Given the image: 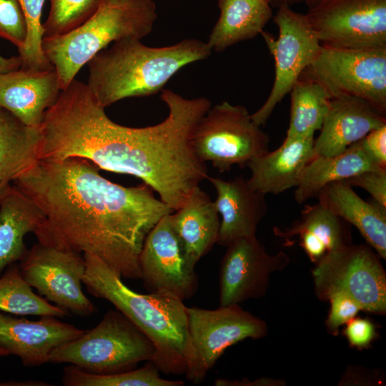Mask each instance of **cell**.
Returning <instances> with one entry per match:
<instances>
[{
  "label": "cell",
  "mask_w": 386,
  "mask_h": 386,
  "mask_svg": "<svg viewBox=\"0 0 386 386\" xmlns=\"http://www.w3.org/2000/svg\"><path fill=\"white\" fill-rule=\"evenodd\" d=\"M44 219L33 199L11 185L0 200V276L7 267L26 257L24 237L30 232L35 234Z\"/></svg>",
  "instance_id": "obj_23"
},
{
  "label": "cell",
  "mask_w": 386,
  "mask_h": 386,
  "mask_svg": "<svg viewBox=\"0 0 386 386\" xmlns=\"http://www.w3.org/2000/svg\"><path fill=\"white\" fill-rule=\"evenodd\" d=\"M362 142L368 153L380 165L386 167V124L370 131Z\"/></svg>",
  "instance_id": "obj_37"
},
{
  "label": "cell",
  "mask_w": 386,
  "mask_h": 386,
  "mask_svg": "<svg viewBox=\"0 0 386 386\" xmlns=\"http://www.w3.org/2000/svg\"><path fill=\"white\" fill-rule=\"evenodd\" d=\"M0 310L20 315L63 317L69 312L35 294L20 269L11 266L0 276Z\"/></svg>",
  "instance_id": "obj_29"
},
{
  "label": "cell",
  "mask_w": 386,
  "mask_h": 386,
  "mask_svg": "<svg viewBox=\"0 0 386 386\" xmlns=\"http://www.w3.org/2000/svg\"><path fill=\"white\" fill-rule=\"evenodd\" d=\"M226 247L219 270L220 307L262 297L271 274L290 262L284 252L268 254L256 236L239 239Z\"/></svg>",
  "instance_id": "obj_14"
},
{
  "label": "cell",
  "mask_w": 386,
  "mask_h": 386,
  "mask_svg": "<svg viewBox=\"0 0 386 386\" xmlns=\"http://www.w3.org/2000/svg\"><path fill=\"white\" fill-rule=\"evenodd\" d=\"M81 158L39 161L14 185L40 208L44 222L39 242L79 253H91L122 279H140L144 242L174 210L143 183L124 187L102 177Z\"/></svg>",
  "instance_id": "obj_2"
},
{
  "label": "cell",
  "mask_w": 386,
  "mask_h": 386,
  "mask_svg": "<svg viewBox=\"0 0 386 386\" xmlns=\"http://www.w3.org/2000/svg\"><path fill=\"white\" fill-rule=\"evenodd\" d=\"M27 36L26 19L18 0H0V38L21 51Z\"/></svg>",
  "instance_id": "obj_33"
},
{
  "label": "cell",
  "mask_w": 386,
  "mask_h": 386,
  "mask_svg": "<svg viewBox=\"0 0 386 386\" xmlns=\"http://www.w3.org/2000/svg\"><path fill=\"white\" fill-rule=\"evenodd\" d=\"M281 380L272 378L262 377L254 381H249L244 378L242 380H229L223 378H217L214 382L216 386H258V385H281Z\"/></svg>",
  "instance_id": "obj_38"
},
{
  "label": "cell",
  "mask_w": 386,
  "mask_h": 386,
  "mask_svg": "<svg viewBox=\"0 0 386 386\" xmlns=\"http://www.w3.org/2000/svg\"><path fill=\"white\" fill-rule=\"evenodd\" d=\"M82 282L90 294L111 302L152 342V360L165 375L185 374L192 358L187 307L172 292L140 294L97 256L84 253Z\"/></svg>",
  "instance_id": "obj_3"
},
{
  "label": "cell",
  "mask_w": 386,
  "mask_h": 386,
  "mask_svg": "<svg viewBox=\"0 0 386 386\" xmlns=\"http://www.w3.org/2000/svg\"><path fill=\"white\" fill-rule=\"evenodd\" d=\"M9 352L4 349L0 348V357L9 355Z\"/></svg>",
  "instance_id": "obj_43"
},
{
  "label": "cell",
  "mask_w": 386,
  "mask_h": 386,
  "mask_svg": "<svg viewBox=\"0 0 386 386\" xmlns=\"http://www.w3.org/2000/svg\"><path fill=\"white\" fill-rule=\"evenodd\" d=\"M170 214L155 224L144 242L139 258L140 279L149 292L167 291L184 301L197 292L198 279L184 259Z\"/></svg>",
  "instance_id": "obj_15"
},
{
  "label": "cell",
  "mask_w": 386,
  "mask_h": 386,
  "mask_svg": "<svg viewBox=\"0 0 386 386\" xmlns=\"http://www.w3.org/2000/svg\"><path fill=\"white\" fill-rule=\"evenodd\" d=\"M219 17L207 42L212 50L254 38L272 17L269 0H218Z\"/></svg>",
  "instance_id": "obj_27"
},
{
  "label": "cell",
  "mask_w": 386,
  "mask_h": 386,
  "mask_svg": "<svg viewBox=\"0 0 386 386\" xmlns=\"http://www.w3.org/2000/svg\"><path fill=\"white\" fill-rule=\"evenodd\" d=\"M40 127H30L0 107V182L11 184L39 162Z\"/></svg>",
  "instance_id": "obj_26"
},
{
  "label": "cell",
  "mask_w": 386,
  "mask_h": 386,
  "mask_svg": "<svg viewBox=\"0 0 386 386\" xmlns=\"http://www.w3.org/2000/svg\"><path fill=\"white\" fill-rule=\"evenodd\" d=\"M61 88L55 69H22L0 74V107L25 124L40 127Z\"/></svg>",
  "instance_id": "obj_18"
},
{
  "label": "cell",
  "mask_w": 386,
  "mask_h": 386,
  "mask_svg": "<svg viewBox=\"0 0 386 386\" xmlns=\"http://www.w3.org/2000/svg\"><path fill=\"white\" fill-rule=\"evenodd\" d=\"M345 335L349 343L355 347H367L375 335L373 324L367 319L352 318L347 323Z\"/></svg>",
  "instance_id": "obj_36"
},
{
  "label": "cell",
  "mask_w": 386,
  "mask_h": 386,
  "mask_svg": "<svg viewBox=\"0 0 386 386\" xmlns=\"http://www.w3.org/2000/svg\"><path fill=\"white\" fill-rule=\"evenodd\" d=\"M274 16L279 34L277 39L262 31L267 48L274 60V79L271 91L262 107L251 114L259 126L264 125L276 106L289 94L296 81L312 64L321 44L305 14L289 6L277 8Z\"/></svg>",
  "instance_id": "obj_11"
},
{
  "label": "cell",
  "mask_w": 386,
  "mask_h": 386,
  "mask_svg": "<svg viewBox=\"0 0 386 386\" xmlns=\"http://www.w3.org/2000/svg\"><path fill=\"white\" fill-rule=\"evenodd\" d=\"M344 182L365 189L374 201L386 207V168L365 171Z\"/></svg>",
  "instance_id": "obj_35"
},
{
  "label": "cell",
  "mask_w": 386,
  "mask_h": 386,
  "mask_svg": "<svg viewBox=\"0 0 386 386\" xmlns=\"http://www.w3.org/2000/svg\"><path fill=\"white\" fill-rule=\"evenodd\" d=\"M84 331L53 316L31 321L0 313V348L19 357L26 367L48 362L54 348L79 337Z\"/></svg>",
  "instance_id": "obj_16"
},
{
  "label": "cell",
  "mask_w": 386,
  "mask_h": 386,
  "mask_svg": "<svg viewBox=\"0 0 386 386\" xmlns=\"http://www.w3.org/2000/svg\"><path fill=\"white\" fill-rule=\"evenodd\" d=\"M305 15L321 45L386 46V0H318Z\"/></svg>",
  "instance_id": "obj_12"
},
{
  "label": "cell",
  "mask_w": 386,
  "mask_h": 386,
  "mask_svg": "<svg viewBox=\"0 0 386 386\" xmlns=\"http://www.w3.org/2000/svg\"><path fill=\"white\" fill-rule=\"evenodd\" d=\"M162 122L129 127L111 120L86 84L74 79L45 113L40 127V161L86 159L99 169L139 178L174 211L208 177L192 144L193 129L212 107L204 97L187 99L169 89Z\"/></svg>",
  "instance_id": "obj_1"
},
{
  "label": "cell",
  "mask_w": 386,
  "mask_h": 386,
  "mask_svg": "<svg viewBox=\"0 0 386 386\" xmlns=\"http://www.w3.org/2000/svg\"><path fill=\"white\" fill-rule=\"evenodd\" d=\"M20 271L26 282L50 302L76 315L96 310L81 289L85 262L81 253L38 242L21 260Z\"/></svg>",
  "instance_id": "obj_13"
},
{
  "label": "cell",
  "mask_w": 386,
  "mask_h": 386,
  "mask_svg": "<svg viewBox=\"0 0 386 386\" xmlns=\"http://www.w3.org/2000/svg\"><path fill=\"white\" fill-rule=\"evenodd\" d=\"M314 137H286L274 151L257 157L247 166L249 185L264 194H279L296 187L313 157Z\"/></svg>",
  "instance_id": "obj_20"
},
{
  "label": "cell",
  "mask_w": 386,
  "mask_h": 386,
  "mask_svg": "<svg viewBox=\"0 0 386 386\" xmlns=\"http://www.w3.org/2000/svg\"><path fill=\"white\" fill-rule=\"evenodd\" d=\"M386 168L380 165L365 149L362 139L343 152L332 156L314 157L305 167L295 187V199L299 204L317 197L327 184L345 181L365 171Z\"/></svg>",
  "instance_id": "obj_24"
},
{
  "label": "cell",
  "mask_w": 386,
  "mask_h": 386,
  "mask_svg": "<svg viewBox=\"0 0 386 386\" xmlns=\"http://www.w3.org/2000/svg\"><path fill=\"white\" fill-rule=\"evenodd\" d=\"M154 353L151 340L121 312L111 309L96 327L54 348L49 362L69 363L89 373L107 375L151 362Z\"/></svg>",
  "instance_id": "obj_6"
},
{
  "label": "cell",
  "mask_w": 386,
  "mask_h": 386,
  "mask_svg": "<svg viewBox=\"0 0 386 386\" xmlns=\"http://www.w3.org/2000/svg\"><path fill=\"white\" fill-rule=\"evenodd\" d=\"M385 124V115L368 102L354 96L332 98L320 133L314 140L313 157L339 154Z\"/></svg>",
  "instance_id": "obj_19"
},
{
  "label": "cell",
  "mask_w": 386,
  "mask_h": 386,
  "mask_svg": "<svg viewBox=\"0 0 386 386\" xmlns=\"http://www.w3.org/2000/svg\"><path fill=\"white\" fill-rule=\"evenodd\" d=\"M187 315L192 358L184 375L194 384L204 380L229 347L247 338H262L268 332L264 320L239 305L215 310L187 307Z\"/></svg>",
  "instance_id": "obj_10"
},
{
  "label": "cell",
  "mask_w": 386,
  "mask_h": 386,
  "mask_svg": "<svg viewBox=\"0 0 386 386\" xmlns=\"http://www.w3.org/2000/svg\"><path fill=\"white\" fill-rule=\"evenodd\" d=\"M317 1H318V0H304V1L306 2V4L308 5V6L312 5V4L316 2Z\"/></svg>",
  "instance_id": "obj_44"
},
{
  "label": "cell",
  "mask_w": 386,
  "mask_h": 386,
  "mask_svg": "<svg viewBox=\"0 0 386 386\" xmlns=\"http://www.w3.org/2000/svg\"><path fill=\"white\" fill-rule=\"evenodd\" d=\"M304 71L331 98L357 97L385 115L386 46L347 49L321 45Z\"/></svg>",
  "instance_id": "obj_8"
},
{
  "label": "cell",
  "mask_w": 386,
  "mask_h": 386,
  "mask_svg": "<svg viewBox=\"0 0 386 386\" xmlns=\"http://www.w3.org/2000/svg\"><path fill=\"white\" fill-rule=\"evenodd\" d=\"M169 217L184 259L188 267L194 269L217 242L220 219L214 202L197 186L185 204Z\"/></svg>",
  "instance_id": "obj_21"
},
{
  "label": "cell",
  "mask_w": 386,
  "mask_h": 386,
  "mask_svg": "<svg viewBox=\"0 0 386 386\" xmlns=\"http://www.w3.org/2000/svg\"><path fill=\"white\" fill-rule=\"evenodd\" d=\"M312 277L320 299L342 292L354 299L362 310L385 314L386 274L371 247L348 244L328 252L316 263Z\"/></svg>",
  "instance_id": "obj_9"
},
{
  "label": "cell",
  "mask_w": 386,
  "mask_h": 386,
  "mask_svg": "<svg viewBox=\"0 0 386 386\" xmlns=\"http://www.w3.org/2000/svg\"><path fill=\"white\" fill-rule=\"evenodd\" d=\"M272 6H289L304 1V0H269Z\"/></svg>",
  "instance_id": "obj_41"
},
{
  "label": "cell",
  "mask_w": 386,
  "mask_h": 386,
  "mask_svg": "<svg viewBox=\"0 0 386 386\" xmlns=\"http://www.w3.org/2000/svg\"><path fill=\"white\" fill-rule=\"evenodd\" d=\"M42 381H36V380H26V381H8V382H1L0 386H42Z\"/></svg>",
  "instance_id": "obj_40"
},
{
  "label": "cell",
  "mask_w": 386,
  "mask_h": 386,
  "mask_svg": "<svg viewBox=\"0 0 386 386\" xmlns=\"http://www.w3.org/2000/svg\"><path fill=\"white\" fill-rule=\"evenodd\" d=\"M328 300L330 302V310L326 324L332 332L337 331L341 325L346 324L362 310L359 304L345 293H334Z\"/></svg>",
  "instance_id": "obj_34"
},
{
  "label": "cell",
  "mask_w": 386,
  "mask_h": 386,
  "mask_svg": "<svg viewBox=\"0 0 386 386\" xmlns=\"http://www.w3.org/2000/svg\"><path fill=\"white\" fill-rule=\"evenodd\" d=\"M317 197L328 210L354 225L378 256L386 259V207L364 200L344 181L326 185Z\"/></svg>",
  "instance_id": "obj_22"
},
{
  "label": "cell",
  "mask_w": 386,
  "mask_h": 386,
  "mask_svg": "<svg viewBox=\"0 0 386 386\" xmlns=\"http://www.w3.org/2000/svg\"><path fill=\"white\" fill-rule=\"evenodd\" d=\"M18 1L27 26V36L24 46L21 51H19V56L22 61L21 68L37 70L53 69L41 47L44 29L41 19L45 0Z\"/></svg>",
  "instance_id": "obj_31"
},
{
  "label": "cell",
  "mask_w": 386,
  "mask_h": 386,
  "mask_svg": "<svg viewBox=\"0 0 386 386\" xmlns=\"http://www.w3.org/2000/svg\"><path fill=\"white\" fill-rule=\"evenodd\" d=\"M159 370L152 362L142 367L107 375L84 372L74 365L64 368L65 386H182L184 382L160 377Z\"/></svg>",
  "instance_id": "obj_30"
},
{
  "label": "cell",
  "mask_w": 386,
  "mask_h": 386,
  "mask_svg": "<svg viewBox=\"0 0 386 386\" xmlns=\"http://www.w3.org/2000/svg\"><path fill=\"white\" fill-rule=\"evenodd\" d=\"M21 64L19 56L7 58L0 55V74L19 69Z\"/></svg>",
  "instance_id": "obj_39"
},
{
  "label": "cell",
  "mask_w": 386,
  "mask_h": 386,
  "mask_svg": "<svg viewBox=\"0 0 386 386\" xmlns=\"http://www.w3.org/2000/svg\"><path fill=\"white\" fill-rule=\"evenodd\" d=\"M289 94L290 118L286 137H314L322 127L332 98L317 81L305 71Z\"/></svg>",
  "instance_id": "obj_28"
},
{
  "label": "cell",
  "mask_w": 386,
  "mask_h": 386,
  "mask_svg": "<svg viewBox=\"0 0 386 386\" xmlns=\"http://www.w3.org/2000/svg\"><path fill=\"white\" fill-rule=\"evenodd\" d=\"M11 184H4L0 182V200L10 188Z\"/></svg>",
  "instance_id": "obj_42"
},
{
  "label": "cell",
  "mask_w": 386,
  "mask_h": 386,
  "mask_svg": "<svg viewBox=\"0 0 386 386\" xmlns=\"http://www.w3.org/2000/svg\"><path fill=\"white\" fill-rule=\"evenodd\" d=\"M207 42L187 39L171 46L150 47L140 39L113 43L88 63L86 85L103 108L129 97L154 95L182 68L207 59Z\"/></svg>",
  "instance_id": "obj_4"
},
{
  "label": "cell",
  "mask_w": 386,
  "mask_h": 386,
  "mask_svg": "<svg viewBox=\"0 0 386 386\" xmlns=\"http://www.w3.org/2000/svg\"><path fill=\"white\" fill-rule=\"evenodd\" d=\"M207 179L217 192L214 202L221 217L217 243L227 247L239 239L256 236L268 212L266 195L253 189L242 176L230 180Z\"/></svg>",
  "instance_id": "obj_17"
},
{
  "label": "cell",
  "mask_w": 386,
  "mask_h": 386,
  "mask_svg": "<svg viewBox=\"0 0 386 386\" xmlns=\"http://www.w3.org/2000/svg\"><path fill=\"white\" fill-rule=\"evenodd\" d=\"M100 1L50 0V11L43 24L44 37L63 35L76 29L96 11Z\"/></svg>",
  "instance_id": "obj_32"
},
{
  "label": "cell",
  "mask_w": 386,
  "mask_h": 386,
  "mask_svg": "<svg viewBox=\"0 0 386 386\" xmlns=\"http://www.w3.org/2000/svg\"><path fill=\"white\" fill-rule=\"evenodd\" d=\"M157 16L153 0H101L96 11L76 29L43 37L42 51L57 73L61 90L109 44L147 36Z\"/></svg>",
  "instance_id": "obj_5"
},
{
  "label": "cell",
  "mask_w": 386,
  "mask_h": 386,
  "mask_svg": "<svg viewBox=\"0 0 386 386\" xmlns=\"http://www.w3.org/2000/svg\"><path fill=\"white\" fill-rule=\"evenodd\" d=\"M274 232L286 242L292 237H298L300 244L315 263L328 252L350 244L342 218L319 202L305 205L300 218L290 227L284 229L275 227Z\"/></svg>",
  "instance_id": "obj_25"
},
{
  "label": "cell",
  "mask_w": 386,
  "mask_h": 386,
  "mask_svg": "<svg viewBox=\"0 0 386 386\" xmlns=\"http://www.w3.org/2000/svg\"><path fill=\"white\" fill-rule=\"evenodd\" d=\"M269 137L252 120L247 109L223 102L211 107L195 125L192 148L200 161L219 172L247 166L269 152Z\"/></svg>",
  "instance_id": "obj_7"
}]
</instances>
